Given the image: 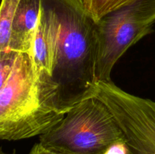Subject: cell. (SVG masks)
Returning a JSON list of instances; mask_svg holds the SVG:
<instances>
[{"instance_id": "cell-11", "label": "cell", "mask_w": 155, "mask_h": 154, "mask_svg": "<svg viewBox=\"0 0 155 154\" xmlns=\"http://www.w3.org/2000/svg\"><path fill=\"white\" fill-rule=\"evenodd\" d=\"M104 154H128L125 143H117L109 147Z\"/></svg>"}, {"instance_id": "cell-6", "label": "cell", "mask_w": 155, "mask_h": 154, "mask_svg": "<svg viewBox=\"0 0 155 154\" xmlns=\"http://www.w3.org/2000/svg\"><path fill=\"white\" fill-rule=\"evenodd\" d=\"M60 37V23L49 0H41L39 22L30 55L39 74L52 75Z\"/></svg>"}, {"instance_id": "cell-3", "label": "cell", "mask_w": 155, "mask_h": 154, "mask_svg": "<svg viewBox=\"0 0 155 154\" xmlns=\"http://www.w3.org/2000/svg\"><path fill=\"white\" fill-rule=\"evenodd\" d=\"M65 115L39 136L46 149L61 154H104L112 145L125 143L114 116L97 98L82 101Z\"/></svg>"}, {"instance_id": "cell-10", "label": "cell", "mask_w": 155, "mask_h": 154, "mask_svg": "<svg viewBox=\"0 0 155 154\" xmlns=\"http://www.w3.org/2000/svg\"><path fill=\"white\" fill-rule=\"evenodd\" d=\"M18 55V53L9 49L0 52V89L10 77Z\"/></svg>"}, {"instance_id": "cell-9", "label": "cell", "mask_w": 155, "mask_h": 154, "mask_svg": "<svg viewBox=\"0 0 155 154\" xmlns=\"http://www.w3.org/2000/svg\"><path fill=\"white\" fill-rule=\"evenodd\" d=\"M20 0H2L0 3V52L8 49L15 10Z\"/></svg>"}, {"instance_id": "cell-7", "label": "cell", "mask_w": 155, "mask_h": 154, "mask_svg": "<svg viewBox=\"0 0 155 154\" xmlns=\"http://www.w3.org/2000/svg\"><path fill=\"white\" fill-rule=\"evenodd\" d=\"M40 10L41 0H20L12 22L9 50L31 53Z\"/></svg>"}, {"instance_id": "cell-2", "label": "cell", "mask_w": 155, "mask_h": 154, "mask_svg": "<svg viewBox=\"0 0 155 154\" xmlns=\"http://www.w3.org/2000/svg\"><path fill=\"white\" fill-rule=\"evenodd\" d=\"M58 86L39 74L29 53H19L10 77L0 89V140H19L44 134L65 114L57 106Z\"/></svg>"}, {"instance_id": "cell-8", "label": "cell", "mask_w": 155, "mask_h": 154, "mask_svg": "<svg viewBox=\"0 0 155 154\" xmlns=\"http://www.w3.org/2000/svg\"><path fill=\"white\" fill-rule=\"evenodd\" d=\"M88 14L97 22L107 14L139 0H81Z\"/></svg>"}, {"instance_id": "cell-4", "label": "cell", "mask_w": 155, "mask_h": 154, "mask_svg": "<svg viewBox=\"0 0 155 154\" xmlns=\"http://www.w3.org/2000/svg\"><path fill=\"white\" fill-rule=\"evenodd\" d=\"M154 23L155 0H139L97 21V82L110 81L117 60L132 45L152 33Z\"/></svg>"}, {"instance_id": "cell-12", "label": "cell", "mask_w": 155, "mask_h": 154, "mask_svg": "<svg viewBox=\"0 0 155 154\" xmlns=\"http://www.w3.org/2000/svg\"><path fill=\"white\" fill-rule=\"evenodd\" d=\"M28 154H61L60 152H54V151L50 150V149H46L40 143H36L32 147L31 150L30 151Z\"/></svg>"}, {"instance_id": "cell-13", "label": "cell", "mask_w": 155, "mask_h": 154, "mask_svg": "<svg viewBox=\"0 0 155 154\" xmlns=\"http://www.w3.org/2000/svg\"><path fill=\"white\" fill-rule=\"evenodd\" d=\"M0 154H17L16 152H12V153H7V152H5L4 151L2 150V147H0Z\"/></svg>"}, {"instance_id": "cell-1", "label": "cell", "mask_w": 155, "mask_h": 154, "mask_svg": "<svg viewBox=\"0 0 155 154\" xmlns=\"http://www.w3.org/2000/svg\"><path fill=\"white\" fill-rule=\"evenodd\" d=\"M60 23V37L51 78L58 86V108L66 114L94 98L96 86V22L81 0H49Z\"/></svg>"}, {"instance_id": "cell-5", "label": "cell", "mask_w": 155, "mask_h": 154, "mask_svg": "<svg viewBox=\"0 0 155 154\" xmlns=\"http://www.w3.org/2000/svg\"><path fill=\"white\" fill-rule=\"evenodd\" d=\"M94 98L114 116L128 154H155V101L128 93L111 80L97 82Z\"/></svg>"}]
</instances>
